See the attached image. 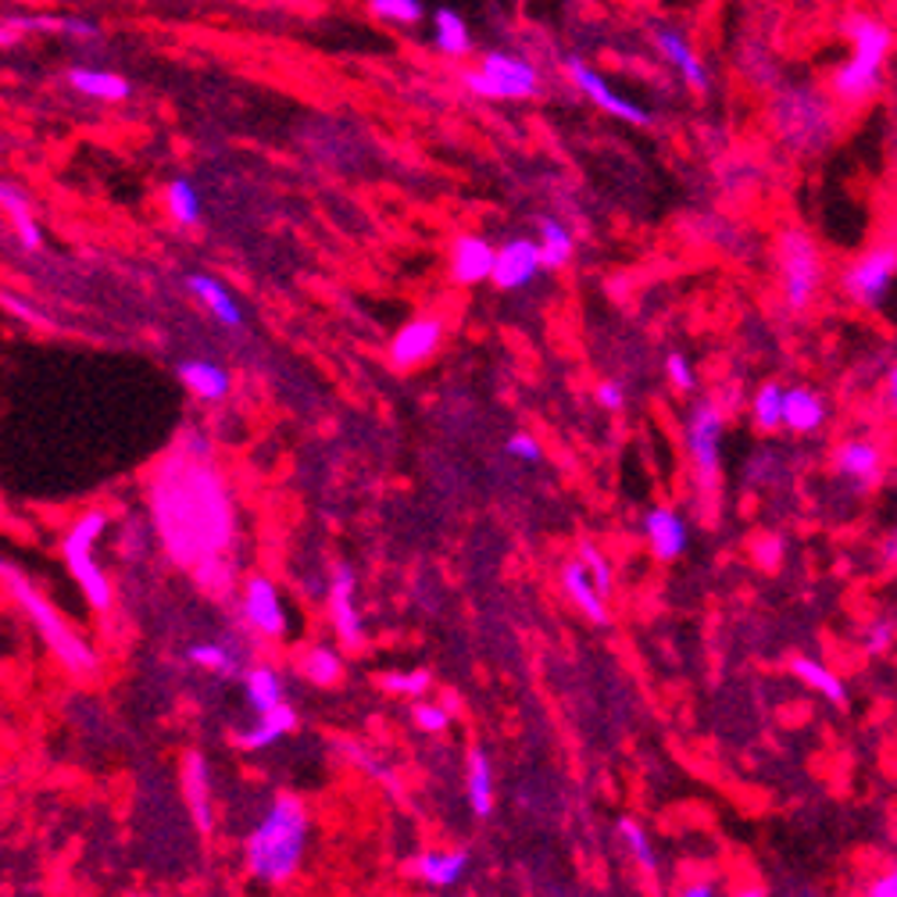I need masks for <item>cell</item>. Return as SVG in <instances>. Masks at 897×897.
Instances as JSON below:
<instances>
[{"label":"cell","mask_w":897,"mask_h":897,"mask_svg":"<svg viewBox=\"0 0 897 897\" xmlns=\"http://www.w3.org/2000/svg\"><path fill=\"white\" fill-rule=\"evenodd\" d=\"M383 690L387 694H404V698H423L426 690L433 687V676L426 669H412V672H387L383 679Z\"/></svg>","instance_id":"37"},{"label":"cell","mask_w":897,"mask_h":897,"mask_svg":"<svg viewBox=\"0 0 897 897\" xmlns=\"http://www.w3.org/2000/svg\"><path fill=\"white\" fill-rule=\"evenodd\" d=\"M372 15L383 19V22H398V25H415L423 22L426 8L423 0H369Z\"/></svg>","instance_id":"36"},{"label":"cell","mask_w":897,"mask_h":897,"mask_svg":"<svg viewBox=\"0 0 897 897\" xmlns=\"http://www.w3.org/2000/svg\"><path fill=\"white\" fill-rule=\"evenodd\" d=\"M780 554H783V543H780V537H762L755 543V559L762 562V565H777L780 562Z\"/></svg>","instance_id":"46"},{"label":"cell","mask_w":897,"mask_h":897,"mask_svg":"<svg viewBox=\"0 0 897 897\" xmlns=\"http://www.w3.org/2000/svg\"><path fill=\"white\" fill-rule=\"evenodd\" d=\"M0 308L8 311V315H15V319H22V322H30V325H50V319L44 315V311H36L30 301H25V297H19V294H11V290H0Z\"/></svg>","instance_id":"41"},{"label":"cell","mask_w":897,"mask_h":897,"mask_svg":"<svg viewBox=\"0 0 897 897\" xmlns=\"http://www.w3.org/2000/svg\"><path fill=\"white\" fill-rule=\"evenodd\" d=\"M887 644H890V619L887 622H876L873 633H869V644L865 647H869V655H876V651H883Z\"/></svg>","instance_id":"48"},{"label":"cell","mask_w":897,"mask_h":897,"mask_svg":"<svg viewBox=\"0 0 897 897\" xmlns=\"http://www.w3.org/2000/svg\"><path fill=\"white\" fill-rule=\"evenodd\" d=\"M330 619H333L340 644L361 647L365 630H361V616L355 608V573H350L347 565H340L333 573V583H330Z\"/></svg>","instance_id":"13"},{"label":"cell","mask_w":897,"mask_h":897,"mask_svg":"<svg viewBox=\"0 0 897 897\" xmlns=\"http://www.w3.org/2000/svg\"><path fill=\"white\" fill-rule=\"evenodd\" d=\"M308 830L311 819L304 801L294 794H279L265 812V819L257 823V830L248 837V844H243L251 876L265 883H287L301 869Z\"/></svg>","instance_id":"2"},{"label":"cell","mask_w":897,"mask_h":897,"mask_svg":"<svg viewBox=\"0 0 897 897\" xmlns=\"http://www.w3.org/2000/svg\"><path fill=\"white\" fill-rule=\"evenodd\" d=\"M68 87H72L76 93H83V97L90 101H104V104H122V101H129L133 97V87H129V79L126 76H118V72H107V68H87V65H79V68H68Z\"/></svg>","instance_id":"17"},{"label":"cell","mask_w":897,"mask_h":897,"mask_svg":"<svg viewBox=\"0 0 897 897\" xmlns=\"http://www.w3.org/2000/svg\"><path fill=\"white\" fill-rule=\"evenodd\" d=\"M469 801L475 815L494 812V772L483 747H472L469 751Z\"/></svg>","instance_id":"28"},{"label":"cell","mask_w":897,"mask_h":897,"mask_svg":"<svg viewBox=\"0 0 897 897\" xmlns=\"http://www.w3.org/2000/svg\"><path fill=\"white\" fill-rule=\"evenodd\" d=\"M780 268H783L786 304L794 311L808 308L823 283V257L805 229H786L780 237Z\"/></svg>","instance_id":"6"},{"label":"cell","mask_w":897,"mask_h":897,"mask_svg":"<svg viewBox=\"0 0 897 897\" xmlns=\"http://www.w3.org/2000/svg\"><path fill=\"white\" fill-rule=\"evenodd\" d=\"M568 76H573V83H576L583 93H587V97H590L597 107H601V112L616 115V118H622V122H633V126H647V122H651V115L644 112L641 104H633V101L622 97V93L611 90V87L605 83V76H601V72H594V68H590L587 61L568 58Z\"/></svg>","instance_id":"11"},{"label":"cell","mask_w":897,"mask_h":897,"mask_svg":"<svg viewBox=\"0 0 897 897\" xmlns=\"http://www.w3.org/2000/svg\"><path fill=\"white\" fill-rule=\"evenodd\" d=\"M644 533L658 562H672L687 551V526L672 508H651L644 519Z\"/></svg>","instance_id":"18"},{"label":"cell","mask_w":897,"mask_h":897,"mask_svg":"<svg viewBox=\"0 0 897 897\" xmlns=\"http://www.w3.org/2000/svg\"><path fill=\"white\" fill-rule=\"evenodd\" d=\"M183 794H186V808L194 815L197 830L211 833L215 815H211V777H208V758L200 751H186L183 758Z\"/></svg>","instance_id":"16"},{"label":"cell","mask_w":897,"mask_h":897,"mask_svg":"<svg viewBox=\"0 0 897 897\" xmlns=\"http://www.w3.org/2000/svg\"><path fill=\"white\" fill-rule=\"evenodd\" d=\"M0 211H4L8 222H11V219H19V215H30L33 204H30V197H25L15 183L0 180Z\"/></svg>","instance_id":"43"},{"label":"cell","mask_w":897,"mask_h":897,"mask_svg":"<svg viewBox=\"0 0 897 897\" xmlns=\"http://www.w3.org/2000/svg\"><path fill=\"white\" fill-rule=\"evenodd\" d=\"M655 39H658V50L679 68V76H683L690 87H694V90H704V87H709V72H704V61L698 58L694 47H690L683 36L672 33V30H662Z\"/></svg>","instance_id":"27"},{"label":"cell","mask_w":897,"mask_h":897,"mask_svg":"<svg viewBox=\"0 0 897 897\" xmlns=\"http://www.w3.org/2000/svg\"><path fill=\"white\" fill-rule=\"evenodd\" d=\"M679 897H715V890H712V883H690Z\"/></svg>","instance_id":"51"},{"label":"cell","mask_w":897,"mask_h":897,"mask_svg":"<svg viewBox=\"0 0 897 897\" xmlns=\"http://www.w3.org/2000/svg\"><path fill=\"white\" fill-rule=\"evenodd\" d=\"M783 415V387L766 383L762 390L755 393V423L762 429H777Z\"/></svg>","instance_id":"38"},{"label":"cell","mask_w":897,"mask_h":897,"mask_svg":"<svg viewBox=\"0 0 897 897\" xmlns=\"http://www.w3.org/2000/svg\"><path fill=\"white\" fill-rule=\"evenodd\" d=\"M794 676L805 687H812L815 694H823L826 701H833V704H844V698H848V690H844V683H840V676L833 669H826V665L815 662V658H794Z\"/></svg>","instance_id":"30"},{"label":"cell","mask_w":897,"mask_h":897,"mask_svg":"<svg viewBox=\"0 0 897 897\" xmlns=\"http://www.w3.org/2000/svg\"><path fill=\"white\" fill-rule=\"evenodd\" d=\"M0 579L8 583V594L25 608V616H30L36 633L44 636V644L54 651V658H58L68 672H72V676H93V672H97V665H101L97 651H93L79 633H72L65 626V619L50 608V601H44V594H39L33 583L19 573V568L0 562Z\"/></svg>","instance_id":"4"},{"label":"cell","mask_w":897,"mask_h":897,"mask_svg":"<svg viewBox=\"0 0 897 897\" xmlns=\"http://www.w3.org/2000/svg\"><path fill=\"white\" fill-rule=\"evenodd\" d=\"M243 690H248V704L257 715L276 709V704L283 701V679L272 672L268 665H257V669H251L248 679H243Z\"/></svg>","instance_id":"33"},{"label":"cell","mask_w":897,"mask_h":897,"mask_svg":"<svg viewBox=\"0 0 897 897\" xmlns=\"http://www.w3.org/2000/svg\"><path fill=\"white\" fill-rule=\"evenodd\" d=\"M189 662L211 672H233V658H229V651L219 644H194L189 647Z\"/></svg>","instance_id":"40"},{"label":"cell","mask_w":897,"mask_h":897,"mask_svg":"<svg viewBox=\"0 0 897 897\" xmlns=\"http://www.w3.org/2000/svg\"><path fill=\"white\" fill-rule=\"evenodd\" d=\"M444 344V322L433 315H418L407 325H401L398 336L390 344V361L393 369H415V365L429 361L437 355V347Z\"/></svg>","instance_id":"10"},{"label":"cell","mask_w":897,"mask_h":897,"mask_svg":"<svg viewBox=\"0 0 897 897\" xmlns=\"http://www.w3.org/2000/svg\"><path fill=\"white\" fill-rule=\"evenodd\" d=\"M165 211L175 226H197L200 222V194L189 180H172L165 186Z\"/></svg>","instance_id":"32"},{"label":"cell","mask_w":897,"mask_h":897,"mask_svg":"<svg viewBox=\"0 0 897 897\" xmlns=\"http://www.w3.org/2000/svg\"><path fill=\"white\" fill-rule=\"evenodd\" d=\"M826 418V404L815 390H783V415H780V426L794 429V433H812L819 429Z\"/></svg>","instance_id":"22"},{"label":"cell","mask_w":897,"mask_h":897,"mask_svg":"<svg viewBox=\"0 0 897 897\" xmlns=\"http://www.w3.org/2000/svg\"><path fill=\"white\" fill-rule=\"evenodd\" d=\"M15 44H22V33H15L11 25L0 22V47H15Z\"/></svg>","instance_id":"50"},{"label":"cell","mask_w":897,"mask_h":897,"mask_svg":"<svg viewBox=\"0 0 897 897\" xmlns=\"http://www.w3.org/2000/svg\"><path fill=\"white\" fill-rule=\"evenodd\" d=\"M469 869V851H426L412 862V873L429 887H455Z\"/></svg>","instance_id":"21"},{"label":"cell","mask_w":897,"mask_h":897,"mask_svg":"<svg viewBox=\"0 0 897 897\" xmlns=\"http://www.w3.org/2000/svg\"><path fill=\"white\" fill-rule=\"evenodd\" d=\"M665 372H669V383L676 387V390H683V393H690L694 390V365L687 361V355H669L665 358Z\"/></svg>","instance_id":"44"},{"label":"cell","mask_w":897,"mask_h":897,"mask_svg":"<svg viewBox=\"0 0 897 897\" xmlns=\"http://www.w3.org/2000/svg\"><path fill=\"white\" fill-rule=\"evenodd\" d=\"M844 33L851 39V61L837 68L833 93L844 104H865L883 90V65L890 58V25L873 15H851Z\"/></svg>","instance_id":"3"},{"label":"cell","mask_w":897,"mask_h":897,"mask_svg":"<svg viewBox=\"0 0 897 897\" xmlns=\"http://www.w3.org/2000/svg\"><path fill=\"white\" fill-rule=\"evenodd\" d=\"M540 268V248L533 240H508L505 248H494L491 279L501 290H519Z\"/></svg>","instance_id":"14"},{"label":"cell","mask_w":897,"mask_h":897,"mask_svg":"<svg viewBox=\"0 0 897 897\" xmlns=\"http://www.w3.org/2000/svg\"><path fill=\"white\" fill-rule=\"evenodd\" d=\"M180 379L183 387L194 393L200 401H222L229 393V372L222 365L215 361H204V358H194V361H183L180 365Z\"/></svg>","instance_id":"24"},{"label":"cell","mask_w":897,"mask_h":897,"mask_svg":"<svg viewBox=\"0 0 897 897\" xmlns=\"http://www.w3.org/2000/svg\"><path fill=\"white\" fill-rule=\"evenodd\" d=\"M723 407L715 401H698L687 418V451L694 458L698 486L715 494L718 486V447H723Z\"/></svg>","instance_id":"8"},{"label":"cell","mask_w":897,"mask_h":897,"mask_svg":"<svg viewBox=\"0 0 897 897\" xmlns=\"http://www.w3.org/2000/svg\"><path fill=\"white\" fill-rule=\"evenodd\" d=\"M154 511L161 537L183 565L219 559L233 543V505L211 455H172L154 483Z\"/></svg>","instance_id":"1"},{"label":"cell","mask_w":897,"mask_h":897,"mask_svg":"<svg viewBox=\"0 0 897 897\" xmlns=\"http://www.w3.org/2000/svg\"><path fill=\"white\" fill-rule=\"evenodd\" d=\"M243 616L262 636H283L287 633V611H283V597L276 583L265 576H251L243 583Z\"/></svg>","instance_id":"12"},{"label":"cell","mask_w":897,"mask_h":897,"mask_svg":"<svg viewBox=\"0 0 897 897\" xmlns=\"http://www.w3.org/2000/svg\"><path fill=\"white\" fill-rule=\"evenodd\" d=\"M597 401H601L608 412H619V407H622V387L619 383H601V387H597Z\"/></svg>","instance_id":"47"},{"label":"cell","mask_w":897,"mask_h":897,"mask_svg":"<svg viewBox=\"0 0 897 897\" xmlns=\"http://www.w3.org/2000/svg\"><path fill=\"white\" fill-rule=\"evenodd\" d=\"M465 79V87L472 93H480V97H491V101H522V97H533L537 93V68L515 58V54H486L480 68H472V72L461 76Z\"/></svg>","instance_id":"7"},{"label":"cell","mask_w":897,"mask_h":897,"mask_svg":"<svg viewBox=\"0 0 897 897\" xmlns=\"http://www.w3.org/2000/svg\"><path fill=\"white\" fill-rule=\"evenodd\" d=\"M186 287H189V294H194L204 308L211 311L215 322L229 325V330H240V325H243V311H240L237 297L229 294V287H226L222 279L204 276V272H194V276H186Z\"/></svg>","instance_id":"19"},{"label":"cell","mask_w":897,"mask_h":897,"mask_svg":"<svg viewBox=\"0 0 897 897\" xmlns=\"http://www.w3.org/2000/svg\"><path fill=\"white\" fill-rule=\"evenodd\" d=\"M579 565L587 568L594 590L601 594V597H608V590H611V565L605 562V554L597 551L594 543H587V540L579 543Z\"/></svg>","instance_id":"39"},{"label":"cell","mask_w":897,"mask_h":897,"mask_svg":"<svg viewBox=\"0 0 897 897\" xmlns=\"http://www.w3.org/2000/svg\"><path fill=\"white\" fill-rule=\"evenodd\" d=\"M562 587H565V597L583 611V616H587L590 622H597V626H605V622H608L605 597L594 590V583H590V576H587V568H583L579 562H568V565L562 568Z\"/></svg>","instance_id":"23"},{"label":"cell","mask_w":897,"mask_h":897,"mask_svg":"<svg viewBox=\"0 0 897 897\" xmlns=\"http://www.w3.org/2000/svg\"><path fill=\"white\" fill-rule=\"evenodd\" d=\"M869 897H897V876L894 873L876 876L873 887H869Z\"/></svg>","instance_id":"49"},{"label":"cell","mask_w":897,"mask_h":897,"mask_svg":"<svg viewBox=\"0 0 897 897\" xmlns=\"http://www.w3.org/2000/svg\"><path fill=\"white\" fill-rule=\"evenodd\" d=\"M837 469L851 475V480H859L862 483V491L865 486H876L879 480V472H883V455H879V447L876 444H869V440H851L844 444L837 451Z\"/></svg>","instance_id":"25"},{"label":"cell","mask_w":897,"mask_h":897,"mask_svg":"<svg viewBox=\"0 0 897 897\" xmlns=\"http://www.w3.org/2000/svg\"><path fill=\"white\" fill-rule=\"evenodd\" d=\"M494 268V248L483 237H455L451 257H447V276L458 287H475V283L491 279Z\"/></svg>","instance_id":"15"},{"label":"cell","mask_w":897,"mask_h":897,"mask_svg":"<svg viewBox=\"0 0 897 897\" xmlns=\"http://www.w3.org/2000/svg\"><path fill=\"white\" fill-rule=\"evenodd\" d=\"M433 25H437V47L447 54V58H465V54L472 50L469 25H465V19L458 15V11L440 8L437 15H433Z\"/></svg>","instance_id":"31"},{"label":"cell","mask_w":897,"mask_h":897,"mask_svg":"<svg viewBox=\"0 0 897 897\" xmlns=\"http://www.w3.org/2000/svg\"><path fill=\"white\" fill-rule=\"evenodd\" d=\"M737 897H766V890H762V887H747V890H740Z\"/></svg>","instance_id":"52"},{"label":"cell","mask_w":897,"mask_h":897,"mask_svg":"<svg viewBox=\"0 0 897 897\" xmlns=\"http://www.w3.org/2000/svg\"><path fill=\"white\" fill-rule=\"evenodd\" d=\"M107 529V511L93 508L87 515H79L65 537V562L68 573L76 576L79 590L87 594V601L93 611H107L112 608V583L101 573L97 559H93V543L101 540V533Z\"/></svg>","instance_id":"5"},{"label":"cell","mask_w":897,"mask_h":897,"mask_svg":"<svg viewBox=\"0 0 897 897\" xmlns=\"http://www.w3.org/2000/svg\"><path fill=\"white\" fill-rule=\"evenodd\" d=\"M294 726H297V712L287 701H279L276 709L257 715V723L248 733H240L237 744L243 747V751H265V747L279 744V737H287Z\"/></svg>","instance_id":"20"},{"label":"cell","mask_w":897,"mask_h":897,"mask_svg":"<svg viewBox=\"0 0 897 897\" xmlns=\"http://www.w3.org/2000/svg\"><path fill=\"white\" fill-rule=\"evenodd\" d=\"M415 726L426 729V733H444L451 726V712L444 709V704H415Z\"/></svg>","instance_id":"42"},{"label":"cell","mask_w":897,"mask_h":897,"mask_svg":"<svg viewBox=\"0 0 897 897\" xmlns=\"http://www.w3.org/2000/svg\"><path fill=\"white\" fill-rule=\"evenodd\" d=\"M304 679H311L315 687H333L340 676H344V662L333 647H311L304 662H301Z\"/></svg>","instance_id":"34"},{"label":"cell","mask_w":897,"mask_h":897,"mask_svg":"<svg viewBox=\"0 0 897 897\" xmlns=\"http://www.w3.org/2000/svg\"><path fill=\"white\" fill-rule=\"evenodd\" d=\"M4 25H11L15 33H65L72 39H93L101 30L87 19H65V15H11V19H0Z\"/></svg>","instance_id":"26"},{"label":"cell","mask_w":897,"mask_h":897,"mask_svg":"<svg viewBox=\"0 0 897 897\" xmlns=\"http://www.w3.org/2000/svg\"><path fill=\"white\" fill-rule=\"evenodd\" d=\"M894 268H897L894 243H879V248L865 251L859 262L844 272L848 297H854V301L865 304V308H876L883 301V294H887V287H890Z\"/></svg>","instance_id":"9"},{"label":"cell","mask_w":897,"mask_h":897,"mask_svg":"<svg viewBox=\"0 0 897 897\" xmlns=\"http://www.w3.org/2000/svg\"><path fill=\"white\" fill-rule=\"evenodd\" d=\"M540 229V268H565L568 257H573V233L554 222V219H537Z\"/></svg>","instance_id":"29"},{"label":"cell","mask_w":897,"mask_h":897,"mask_svg":"<svg viewBox=\"0 0 897 897\" xmlns=\"http://www.w3.org/2000/svg\"><path fill=\"white\" fill-rule=\"evenodd\" d=\"M619 833H622V840H626V848H630V854L636 859V865L644 869V876H651L655 879V873H658V859H655V848H651V837H647V830L636 819H622L619 823Z\"/></svg>","instance_id":"35"},{"label":"cell","mask_w":897,"mask_h":897,"mask_svg":"<svg viewBox=\"0 0 897 897\" xmlns=\"http://www.w3.org/2000/svg\"><path fill=\"white\" fill-rule=\"evenodd\" d=\"M508 455H511V458H519V461H526V465H533V461H540V458H543V447H540V440H537V437H526V433H515V437L508 440Z\"/></svg>","instance_id":"45"}]
</instances>
